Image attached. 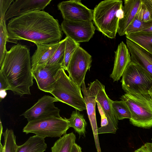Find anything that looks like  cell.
Returning <instances> with one entry per match:
<instances>
[{"label":"cell","mask_w":152,"mask_h":152,"mask_svg":"<svg viewBox=\"0 0 152 152\" xmlns=\"http://www.w3.org/2000/svg\"><path fill=\"white\" fill-rule=\"evenodd\" d=\"M7 42L25 40L36 44L59 43L63 33L58 21L48 13L36 10L12 18L7 26Z\"/></svg>","instance_id":"6da1fadb"},{"label":"cell","mask_w":152,"mask_h":152,"mask_svg":"<svg viewBox=\"0 0 152 152\" xmlns=\"http://www.w3.org/2000/svg\"><path fill=\"white\" fill-rule=\"evenodd\" d=\"M10 90L21 96L31 94L30 88L33 84L29 48L19 43L7 51L0 66Z\"/></svg>","instance_id":"7a4b0ae2"},{"label":"cell","mask_w":152,"mask_h":152,"mask_svg":"<svg viewBox=\"0 0 152 152\" xmlns=\"http://www.w3.org/2000/svg\"><path fill=\"white\" fill-rule=\"evenodd\" d=\"M123 1L120 0H104L97 5L93 18L97 30L110 38H115L119 20L123 16Z\"/></svg>","instance_id":"3957f363"},{"label":"cell","mask_w":152,"mask_h":152,"mask_svg":"<svg viewBox=\"0 0 152 152\" xmlns=\"http://www.w3.org/2000/svg\"><path fill=\"white\" fill-rule=\"evenodd\" d=\"M81 89L61 68L58 70L50 93L58 102L66 104L77 110L83 111L86 110V108Z\"/></svg>","instance_id":"277c9868"},{"label":"cell","mask_w":152,"mask_h":152,"mask_svg":"<svg viewBox=\"0 0 152 152\" xmlns=\"http://www.w3.org/2000/svg\"><path fill=\"white\" fill-rule=\"evenodd\" d=\"M122 76V87L126 93L149 94L152 76L138 64L130 62Z\"/></svg>","instance_id":"5b68a950"},{"label":"cell","mask_w":152,"mask_h":152,"mask_svg":"<svg viewBox=\"0 0 152 152\" xmlns=\"http://www.w3.org/2000/svg\"><path fill=\"white\" fill-rule=\"evenodd\" d=\"M148 94L126 93L120 98L127 104L131 115L129 122L134 126L145 129L152 127V107L147 98Z\"/></svg>","instance_id":"8992f818"},{"label":"cell","mask_w":152,"mask_h":152,"mask_svg":"<svg viewBox=\"0 0 152 152\" xmlns=\"http://www.w3.org/2000/svg\"><path fill=\"white\" fill-rule=\"evenodd\" d=\"M69 128L67 118L50 117L28 122L23 132L26 134L33 133L44 138L60 137L66 134Z\"/></svg>","instance_id":"52a82bcc"},{"label":"cell","mask_w":152,"mask_h":152,"mask_svg":"<svg viewBox=\"0 0 152 152\" xmlns=\"http://www.w3.org/2000/svg\"><path fill=\"white\" fill-rule=\"evenodd\" d=\"M92 61V56L80 46L70 61L67 70L69 77L80 88L87 71L90 70Z\"/></svg>","instance_id":"ba28073f"},{"label":"cell","mask_w":152,"mask_h":152,"mask_svg":"<svg viewBox=\"0 0 152 152\" xmlns=\"http://www.w3.org/2000/svg\"><path fill=\"white\" fill-rule=\"evenodd\" d=\"M100 82L97 79L91 82L86 88L85 81L81 85V89L83 92L86 110L93 132L97 152H101L98 133L95 112L96 103V95Z\"/></svg>","instance_id":"9c48e42d"},{"label":"cell","mask_w":152,"mask_h":152,"mask_svg":"<svg viewBox=\"0 0 152 152\" xmlns=\"http://www.w3.org/2000/svg\"><path fill=\"white\" fill-rule=\"evenodd\" d=\"M56 102L58 101L54 97L44 95L21 115L26 118L28 122L48 117H60V110L55 105Z\"/></svg>","instance_id":"30bf717a"},{"label":"cell","mask_w":152,"mask_h":152,"mask_svg":"<svg viewBox=\"0 0 152 152\" xmlns=\"http://www.w3.org/2000/svg\"><path fill=\"white\" fill-rule=\"evenodd\" d=\"M64 20L72 21H92L93 10L83 5L81 0L62 1L57 5Z\"/></svg>","instance_id":"8fae6325"},{"label":"cell","mask_w":152,"mask_h":152,"mask_svg":"<svg viewBox=\"0 0 152 152\" xmlns=\"http://www.w3.org/2000/svg\"><path fill=\"white\" fill-rule=\"evenodd\" d=\"M61 26L66 37L78 43L88 41L93 36L96 28L92 21L64 20Z\"/></svg>","instance_id":"7c38bea8"},{"label":"cell","mask_w":152,"mask_h":152,"mask_svg":"<svg viewBox=\"0 0 152 152\" xmlns=\"http://www.w3.org/2000/svg\"><path fill=\"white\" fill-rule=\"evenodd\" d=\"M61 65L48 66L47 65L31 68L33 76L38 88L46 92H51Z\"/></svg>","instance_id":"4fadbf2b"},{"label":"cell","mask_w":152,"mask_h":152,"mask_svg":"<svg viewBox=\"0 0 152 152\" xmlns=\"http://www.w3.org/2000/svg\"><path fill=\"white\" fill-rule=\"evenodd\" d=\"M51 0H17L11 4L5 15L6 20L34 10H43Z\"/></svg>","instance_id":"5bb4252c"},{"label":"cell","mask_w":152,"mask_h":152,"mask_svg":"<svg viewBox=\"0 0 152 152\" xmlns=\"http://www.w3.org/2000/svg\"><path fill=\"white\" fill-rule=\"evenodd\" d=\"M126 42L131 61L140 65L152 76V54L127 38Z\"/></svg>","instance_id":"9a60e30c"},{"label":"cell","mask_w":152,"mask_h":152,"mask_svg":"<svg viewBox=\"0 0 152 152\" xmlns=\"http://www.w3.org/2000/svg\"><path fill=\"white\" fill-rule=\"evenodd\" d=\"M113 69L110 77L113 81L120 79L126 67L131 62L129 52L126 45L122 41L115 51Z\"/></svg>","instance_id":"2e32d148"},{"label":"cell","mask_w":152,"mask_h":152,"mask_svg":"<svg viewBox=\"0 0 152 152\" xmlns=\"http://www.w3.org/2000/svg\"><path fill=\"white\" fill-rule=\"evenodd\" d=\"M143 3L142 0H125L123 7V16L119 20L117 33L120 36L125 35L126 31L135 17Z\"/></svg>","instance_id":"e0dca14e"},{"label":"cell","mask_w":152,"mask_h":152,"mask_svg":"<svg viewBox=\"0 0 152 152\" xmlns=\"http://www.w3.org/2000/svg\"><path fill=\"white\" fill-rule=\"evenodd\" d=\"M59 42L49 45L36 44L37 49L31 57V68L47 65L57 48Z\"/></svg>","instance_id":"ac0fdd59"},{"label":"cell","mask_w":152,"mask_h":152,"mask_svg":"<svg viewBox=\"0 0 152 152\" xmlns=\"http://www.w3.org/2000/svg\"><path fill=\"white\" fill-rule=\"evenodd\" d=\"M96 100L99 104L107 118L118 128V120L112 109L111 106L112 100L107 95L105 86L101 83L96 93Z\"/></svg>","instance_id":"d6986e66"},{"label":"cell","mask_w":152,"mask_h":152,"mask_svg":"<svg viewBox=\"0 0 152 152\" xmlns=\"http://www.w3.org/2000/svg\"><path fill=\"white\" fill-rule=\"evenodd\" d=\"M47 148L45 138L35 135L30 137L23 144L18 145L16 152H44Z\"/></svg>","instance_id":"ffe728a7"},{"label":"cell","mask_w":152,"mask_h":152,"mask_svg":"<svg viewBox=\"0 0 152 152\" xmlns=\"http://www.w3.org/2000/svg\"><path fill=\"white\" fill-rule=\"evenodd\" d=\"M76 140L73 132L66 134L56 141L51 148V152H72Z\"/></svg>","instance_id":"44dd1931"},{"label":"cell","mask_w":152,"mask_h":152,"mask_svg":"<svg viewBox=\"0 0 152 152\" xmlns=\"http://www.w3.org/2000/svg\"><path fill=\"white\" fill-rule=\"evenodd\" d=\"M126 37L152 54V34L140 32L126 35Z\"/></svg>","instance_id":"7402d4cb"},{"label":"cell","mask_w":152,"mask_h":152,"mask_svg":"<svg viewBox=\"0 0 152 152\" xmlns=\"http://www.w3.org/2000/svg\"><path fill=\"white\" fill-rule=\"evenodd\" d=\"M67 120L70 127H72L80 136H85L87 123L83 115L80 114L79 110L73 111Z\"/></svg>","instance_id":"603a6c76"},{"label":"cell","mask_w":152,"mask_h":152,"mask_svg":"<svg viewBox=\"0 0 152 152\" xmlns=\"http://www.w3.org/2000/svg\"><path fill=\"white\" fill-rule=\"evenodd\" d=\"M142 6V5L134 19L127 28L125 35L141 32L152 25V20L147 22L142 21L143 9Z\"/></svg>","instance_id":"cb8c5ba5"},{"label":"cell","mask_w":152,"mask_h":152,"mask_svg":"<svg viewBox=\"0 0 152 152\" xmlns=\"http://www.w3.org/2000/svg\"><path fill=\"white\" fill-rule=\"evenodd\" d=\"M96 103L101 117V127L97 129L98 134L104 133L115 134L118 128L107 118L99 103L97 101Z\"/></svg>","instance_id":"d4e9b609"},{"label":"cell","mask_w":152,"mask_h":152,"mask_svg":"<svg viewBox=\"0 0 152 152\" xmlns=\"http://www.w3.org/2000/svg\"><path fill=\"white\" fill-rule=\"evenodd\" d=\"M111 106L113 112L118 120L131 118V112L125 101H112Z\"/></svg>","instance_id":"484cf974"},{"label":"cell","mask_w":152,"mask_h":152,"mask_svg":"<svg viewBox=\"0 0 152 152\" xmlns=\"http://www.w3.org/2000/svg\"><path fill=\"white\" fill-rule=\"evenodd\" d=\"M8 39V32L5 17L0 18V66L3 62L7 51L6 44Z\"/></svg>","instance_id":"4316f807"},{"label":"cell","mask_w":152,"mask_h":152,"mask_svg":"<svg viewBox=\"0 0 152 152\" xmlns=\"http://www.w3.org/2000/svg\"><path fill=\"white\" fill-rule=\"evenodd\" d=\"M66 42V38L59 42L57 48L47 64V65L51 66L61 65L62 67L64 58Z\"/></svg>","instance_id":"83f0119b"},{"label":"cell","mask_w":152,"mask_h":152,"mask_svg":"<svg viewBox=\"0 0 152 152\" xmlns=\"http://www.w3.org/2000/svg\"><path fill=\"white\" fill-rule=\"evenodd\" d=\"M2 135L4 137L5 152H16L18 147L16 143V136L13 130L7 128Z\"/></svg>","instance_id":"f1b7e54d"},{"label":"cell","mask_w":152,"mask_h":152,"mask_svg":"<svg viewBox=\"0 0 152 152\" xmlns=\"http://www.w3.org/2000/svg\"><path fill=\"white\" fill-rule=\"evenodd\" d=\"M64 58L62 68L66 70L68 66L75 50L80 46L79 43L69 38L66 37Z\"/></svg>","instance_id":"f546056e"},{"label":"cell","mask_w":152,"mask_h":152,"mask_svg":"<svg viewBox=\"0 0 152 152\" xmlns=\"http://www.w3.org/2000/svg\"><path fill=\"white\" fill-rule=\"evenodd\" d=\"M142 6L143 9L142 21L147 22L152 20V13L151 11L143 2Z\"/></svg>","instance_id":"4dcf8cb0"},{"label":"cell","mask_w":152,"mask_h":152,"mask_svg":"<svg viewBox=\"0 0 152 152\" xmlns=\"http://www.w3.org/2000/svg\"><path fill=\"white\" fill-rule=\"evenodd\" d=\"M13 0H0V17L5 16Z\"/></svg>","instance_id":"1f68e13d"},{"label":"cell","mask_w":152,"mask_h":152,"mask_svg":"<svg viewBox=\"0 0 152 152\" xmlns=\"http://www.w3.org/2000/svg\"><path fill=\"white\" fill-rule=\"evenodd\" d=\"M0 91L10 90L9 85L2 74L0 72Z\"/></svg>","instance_id":"d6a6232c"},{"label":"cell","mask_w":152,"mask_h":152,"mask_svg":"<svg viewBox=\"0 0 152 152\" xmlns=\"http://www.w3.org/2000/svg\"><path fill=\"white\" fill-rule=\"evenodd\" d=\"M133 152H152V142H146Z\"/></svg>","instance_id":"836d02e7"},{"label":"cell","mask_w":152,"mask_h":152,"mask_svg":"<svg viewBox=\"0 0 152 152\" xmlns=\"http://www.w3.org/2000/svg\"><path fill=\"white\" fill-rule=\"evenodd\" d=\"M143 2L152 13V0H142Z\"/></svg>","instance_id":"e575fe53"},{"label":"cell","mask_w":152,"mask_h":152,"mask_svg":"<svg viewBox=\"0 0 152 152\" xmlns=\"http://www.w3.org/2000/svg\"><path fill=\"white\" fill-rule=\"evenodd\" d=\"M149 94L147 96V98L149 103L152 107V87L149 91Z\"/></svg>","instance_id":"d590c367"},{"label":"cell","mask_w":152,"mask_h":152,"mask_svg":"<svg viewBox=\"0 0 152 152\" xmlns=\"http://www.w3.org/2000/svg\"><path fill=\"white\" fill-rule=\"evenodd\" d=\"M80 146L76 143H75L73 146L72 152H80Z\"/></svg>","instance_id":"8d00e7d4"},{"label":"cell","mask_w":152,"mask_h":152,"mask_svg":"<svg viewBox=\"0 0 152 152\" xmlns=\"http://www.w3.org/2000/svg\"><path fill=\"white\" fill-rule=\"evenodd\" d=\"M145 33L152 34V25L148 28L141 31Z\"/></svg>","instance_id":"74e56055"},{"label":"cell","mask_w":152,"mask_h":152,"mask_svg":"<svg viewBox=\"0 0 152 152\" xmlns=\"http://www.w3.org/2000/svg\"><path fill=\"white\" fill-rule=\"evenodd\" d=\"M0 152H5L4 149L3 145L1 144L0 142Z\"/></svg>","instance_id":"f35d334b"},{"label":"cell","mask_w":152,"mask_h":152,"mask_svg":"<svg viewBox=\"0 0 152 152\" xmlns=\"http://www.w3.org/2000/svg\"><path fill=\"white\" fill-rule=\"evenodd\" d=\"M80 152H83L82 150V148L81 147L80 148Z\"/></svg>","instance_id":"ab89813d"}]
</instances>
